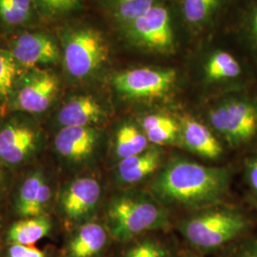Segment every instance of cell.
I'll list each match as a JSON object with an SVG mask.
<instances>
[{
  "label": "cell",
  "instance_id": "1",
  "mask_svg": "<svg viewBox=\"0 0 257 257\" xmlns=\"http://www.w3.org/2000/svg\"><path fill=\"white\" fill-rule=\"evenodd\" d=\"M228 168L211 167L181 156L164 163L150 185V192L166 207L192 211L221 204L230 191Z\"/></svg>",
  "mask_w": 257,
  "mask_h": 257
},
{
  "label": "cell",
  "instance_id": "2",
  "mask_svg": "<svg viewBox=\"0 0 257 257\" xmlns=\"http://www.w3.org/2000/svg\"><path fill=\"white\" fill-rule=\"evenodd\" d=\"M170 224L168 208L150 191L127 188L112 196L107 206L105 226L110 237L119 242L166 230Z\"/></svg>",
  "mask_w": 257,
  "mask_h": 257
},
{
  "label": "cell",
  "instance_id": "3",
  "mask_svg": "<svg viewBox=\"0 0 257 257\" xmlns=\"http://www.w3.org/2000/svg\"><path fill=\"white\" fill-rule=\"evenodd\" d=\"M249 228L244 212L222 204L192 212L178 222L177 230L198 253L224 248L241 238Z\"/></svg>",
  "mask_w": 257,
  "mask_h": 257
},
{
  "label": "cell",
  "instance_id": "4",
  "mask_svg": "<svg viewBox=\"0 0 257 257\" xmlns=\"http://www.w3.org/2000/svg\"><path fill=\"white\" fill-rule=\"evenodd\" d=\"M109 57V46L101 33L92 27L68 30L63 36V63L74 80L97 74Z\"/></svg>",
  "mask_w": 257,
  "mask_h": 257
},
{
  "label": "cell",
  "instance_id": "5",
  "mask_svg": "<svg viewBox=\"0 0 257 257\" xmlns=\"http://www.w3.org/2000/svg\"><path fill=\"white\" fill-rule=\"evenodd\" d=\"M210 128L228 146L240 148L257 138V104L241 97L216 103L208 112Z\"/></svg>",
  "mask_w": 257,
  "mask_h": 257
},
{
  "label": "cell",
  "instance_id": "6",
  "mask_svg": "<svg viewBox=\"0 0 257 257\" xmlns=\"http://www.w3.org/2000/svg\"><path fill=\"white\" fill-rule=\"evenodd\" d=\"M177 74L172 69L136 68L115 74L112 85L121 96L134 101L165 97L175 87Z\"/></svg>",
  "mask_w": 257,
  "mask_h": 257
},
{
  "label": "cell",
  "instance_id": "7",
  "mask_svg": "<svg viewBox=\"0 0 257 257\" xmlns=\"http://www.w3.org/2000/svg\"><path fill=\"white\" fill-rule=\"evenodd\" d=\"M59 79L52 71L34 68L17 81L11 95L13 109L27 113H42L55 101Z\"/></svg>",
  "mask_w": 257,
  "mask_h": 257
},
{
  "label": "cell",
  "instance_id": "8",
  "mask_svg": "<svg viewBox=\"0 0 257 257\" xmlns=\"http://www.w3.org/2000/svg\"><path fill=\"white\" fill-rule=\"evenodd\" d=\"M102 185L91 175L71 180L61 191L58 207L61 214L72 223L78 225L92 220L101 201Z\"/></svg>",
  "mask_w": 257,
  "mask_h": 257
},
{
  "label": "cell",
  "instance_id": "9",
  "mask_svg": "<svg viewBox=\"0 0 257 257\" xmlns=\"http://www.w3.org/2000/svg\"><path fill=\"white\" fill-rule=\"evenodd\" d=\"M41 131L29 121L11 119L0 126V164H24L41 145Z\"/></svg>",
  "mask_w": 257,
  "mask_h": 257
},
{
  "label": "cell",
  "instance_id": "10",
  "mask_svg": "<svg viewBox=\"0 0 257 257\" xmlns=\"http://www.w3.org/2000/svg\"><path fill=\"white\" fill-rule=\"evenodd\" d=\"M126 28L132 40L148 50L167 53L174 48L170 13L159 3Z\"/></svg>",
  "mask_w": 257,
  "mask_h": 257
},
{
  "label": "cell",
  "instance_id": "11",
  "mask_svg": "<svg viewBox=\"0 0 257 257\" xmlns=\"http://www.w3.org/2000/svg\"><path fill=\"white\" fill-rule=\"evenodd\" d=\"M103 133L98 127L60 128L55 138L56 153L73 166L89 164L99 153Z\"/></svg>",
  "mask_w": 257,
  "mask_h": 257
},
{
  "label": "cell",
  "instance_id": "12",
  "mask_svg": "<svg viewBox=\"0 0 257 257\" xmlns=\"http://www.w3.org/2000/svg\"><path fill=\"white\" fill-rule=\"evenodd\" d=\"M10 52L19 67L27 69L40 65L55 64L60 58V51L55 40L42 33H25L17 37Z\"/></svg>",
  "mask_w": 257,
  "mask_h": 257
},
{
  "label": "cell",
  "instance_id": "13",
  "mask_svg": "<svg viewBox=\"0 0 257 257\" xmlns=\"http://www.w3.org/2000/svg\"><path fill=\"white\" fill-rule=\"evenodd\" d=\"M180 145L195 156L217 160L224 155L220 138L209 126L192 116L179 118Z\"/></svg>",
  "mask_w": 257,
  "mask_h": 257
},
{
  "label": "cell",
  "instance_id": "14",
  "mask_svg": "<svg viewBox=\"0 0 257 257\" xmlns=\"http://www.w3.org/2000/svg\"><path fill=\"white\" fill-rule=\"evenodd\" d=\"M109 112L100 100L91 94L76 95L64 103L57 113V123L64 127H98Z\"/></svg>",
  "mask_w": 257,
  "mask_h": 257
},
{
  "label": "cell",
  "instance_id": "15",
  "mask_svg": "<svg viewBox=\"0 0 257 257\" xmlns=\"http://www.w3.org/2000/svg\"><path fill=\"white\" fill-rule=\"evenodd\" d=\"M162 147L151 146L145 152L117 161L115 177L117 182L127 188L143 182L150 176L156 175L164 164Z\"/></svg>",
  "mask_w": 257,
  "mask_h": 257
},
{
  "label": "cell",
  "instance_id": "16",
  "mask_svg": "<svg viewBox=\"0 0 257 257\" xmlns=\"http://www.w3.org/2000/svg\"><path fill=\"white\" fill-rule=\"evenodd\" d=\"M52 197L51 187L41 171L28 175L19 188L16 209L22 218L45 215Z\"/></svg>",
  "mask_w": 257,
  "mask_h": 257
},
{
  "label": "cell",
  "instance_id": "17",
  "mask_svg": "<svg viewBox=\"0 0 257 257\" xmlns=\"http://www.w3.org/2000/svg\"><path fill=\"white\" fill-rule=\"evenodd\" d=\"M110 237L106 226L101 223L90 220L80 224L68 242L67 257H98Z\"/></svg>",
  "mask_w": 257,
  "mask_h": 257
},
{
  "label": "cell",
  "instance_id": "18",
  "mask_svg": "<svg viewBox=\"0 0 257 257\" xmlns=\"http://www.w3.org/2000/svg\"><path fill=\"white\" fill-rule=\"evenodd\" d=\"M153 146L180 145L179 119L161 113L154 112L144 115L138 123Z\"/></svg>",
  "mask_w": 257,
  "mask_h": 257
},
{
  "label": "cell",
  "instance_id": "19",
  "mask_svg": "<svg viewBox=\"0 0 257 257\" xmlns=\"http://www.w3.org/2000/svg\"><path fill=\"white\" fill-rule=\"evenodd\" d=\"M151 146L138 123L126 121L121 123L115 131L113 138V155L116 161L139 155Z\"/></svg>",
  "mask_w": 257,
  "mask_h": 257
},
{
  "label": "cell",
  "instance_id": "20",
  "mask_svg": "<svg viewBox=\"0 0 257 257\" xmlns=\"http://www.w3.org/2000/svg\"><path fill=\"white\" fill-rule=\"evenodd\" d=\"M51 229L52 223L46 215L25 217L13 224L10 228L8 238L12 244L34 246L47 236Z\"/></svg>",
  "mask_w": 257,
  "mask_h": 257
},
{
  "label": "cell",
  "instance_id": "21",
  "mask_svg": "<svg viewBox=\"0 0 257 257\" xmlns=\"http://www.w3.org/2000/svg\"><path fill=\"white\" fill-rule=\"evenodd\" d=\"M204 71L208 82H223L237 78L241 74V66L233 55L220 51L208 59Z\"/></svg>",
  "mask_w": 257,
  "mask_h": 257
},
{
  "label": "cell",
  "instance_id": "22",
  "mask_svg": "<svg viewBox=\"0 0 257 257\" xmlns=\"http://www.w3.org/2000/svg\"><path fill=\"white\" fill-rule=\"evenodd\" d=\"M35 0H0V19L10 26H20L32 19Z\"/></svg>",
  "mask_w": 257,
  "mask_h": 257
},
{
  "label": "cell",
  "instance_id": "23",
  "mask_svg": "<svg viewBox=\"0 0 257 257\" xmlns=\"http://www.w3.org/2000/svg\"><path fill=\"white\" fill-rule=\"evenodd\" d=\"M156 4L158 0H111L113 15L125 27Z\"/></svg>",
  "mask_w": 257,
  "mask_h": 257
},
{
  "label": "cell",
  "instance_id": "24",
  "mask_svg": "<svg viewBox=\"0 0 257 257\" xmlns=\"http://www.w3.org/2000/svg\"><path fill=\"white\" fill-rule=\"evenodd\" d=\"M123 257H173L170 248L159 239L148 234L134 239Z\"/></svg>",
  "mask_w": 257,
  "mask_h": 257
},
{
  "label": "cell",
  "instance_id": "25",
  "mask_svg": "<svg viewBox=\"0 0 257 257\" xmlns=\"http://www.w3.org/2000/svg\"><path fill=\"white\" fill-rule=\"evenodd\" d=\"M19 66L12 53L0 49V98L8 97L14 91Z\"/></svg>",
  "mask_w": 257,
  "mask_h": 257
},
{
  "label": "cell",
  "instance_id": "26",
  "mask_svg": "<svg viewBox=\"0 0 257 257\" xmlns=\"http://www.w3.org/2000/svg\"><path fill=\"white\" fill-rule=\"evenodd\" d=\"M219 0H183V15L192 25H199L211 17Z\"/></svg>",
  "mask_w": 257,
  "mask_h": 257
},
{
  "label": "cell",
  "instance_id": "27",
  "mask_svg": "<svg viewBox=\"0 0 257 257\" xmlns=\"http://www.w3.org/2000/svg\"><path fill=\"white\" fill-rule=\"evenodd\" d=\"M219 257H257V235L235 240L225 247Z\"/></svg>",
  "mask_w": 257,
  "mask_h": 257
},
{
  "label": "cell",
  "instance_id": "28",
  "mask_svg": "<svg viewBox=\"0 0 257 257\" xmlns=\"http://www.w3.org/2000/svg\"><path fill=\"white\" fill-rule=\"evenodd\" d=\"M35 2L49 15L63 14L79 7L78 0H35Z\"/></svg>",
  "mask_w": 257,
  "mask_h": 257
},
{
  "label": "cell",
  "instance_id": "29",
  "mask_svg": "<svg viewBox=\"0 0 257 257\" xmlns=\"http://www.w3.org/2000/svg\"><path fill=\"white\" fill-rule=\"evenodd\" d=\"M244 175L253 194L252 198L257 201V152L246 159L244 166Z\"/></svg>",
  "mask_w": 257,
  "mask_h": 257
},
{
  "label": "cell",
  "instance_id": "30",
  "mask_svg": "<svg viewBox=\"0 0 257 257\" xmlns=\"http://www.w3.org/2000/svg\"><path fill=\"white\" fill-rule=\"evenodd\" d=\"M9 257H45L42 250L35 246L12 244L8 251Z\"/></svg>",
  "mask_w": 257,
  "mask_h": 257
},
{
  "label": "cell",
  "instance_id": "31",
  "mask_svg": "<svg viewBox=\"0 0 257 257\" xmlns=\"http://www.w3.org/2000/svg\"><path fill=\"white\" fill-rule=\"evenodd\" d=\"M5 185H6V175H5L4 171L1 169V164H0V197L4 192Z\"/></svg>",
  "mask_w": 257,
  "mask_h": 257
},
{
  "label": "cell",
  "instance_id": "32",
  "mask_svg": "<svg viewBox=\"0 0 257 257\" xmlns=\"http://www.w3.org/2000/svg\"><path fill=\"white\" fill-rule=\"evenodd\" d=\"M253 30H254V34H255L257 40V11L255 12V15L253 18Z\"/></svg>",
  "mask_w": 257,
  "mask_h": 257
},
{
  "label": "cell",
  "instance_id": "33",
  "mask_svg": "<svg viewBox=\"0 0 257 257\" xmlns=\"http://www.w3.org/2000/svg\"><path fill=\"white\" fill-rule=\"evenodd\" d=\"M181 257H201L200 253H194V252H188Z\"/></svg>",
  "mask_w": 257,
  "mask_h": 257
},
{
  "label": "cell",
  "instance_id": "34",
  "mask_svg": "<svg viewBox=\"0 0 257 257\" xmlns=\"http://www.w3.org/2000/svg\"><path fill=\"white\" fill-rule=\"evenodd\" d=\"M249 200H250V204L252 205V207H254V209L256 210L257 211V201L256 200H254L252 197H250L249 198Z\"/></svg>",
  "mask_w": 257,
  "mask_h": 257
}]
</instances>
